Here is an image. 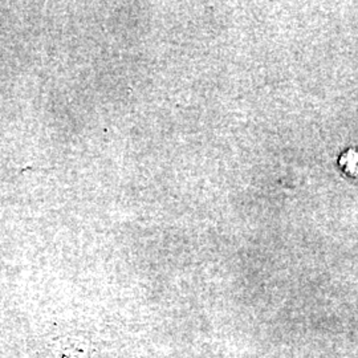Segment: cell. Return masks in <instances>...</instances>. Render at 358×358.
Instances as JSON below:
<instances>
[{
    "mask_svg": "<svg viewBox=\"0 0 358 358\" xmlns=\"http://www.w3.org/2000/svg\"><path fill=\"white\" fill-rule=\"evenodd\" d=\"M341 164L348 173L358 174V152L346 153L341 159Z\"/></svg>",
    "mask_w": 358,
    "mask_h": 358,
    "instance_id": "1",
    "label": "cell"
}]
</instances>
